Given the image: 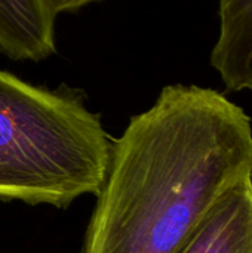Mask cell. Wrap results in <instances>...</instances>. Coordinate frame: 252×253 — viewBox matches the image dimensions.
<instances>
[{"label": "cell", "instance_id": "obj_1", "mask_svg": "<svg viewBox=\"0 0 252 253\" xmlns=\"http://www.w3.org/2000/svg\"><path fill=\"white\" fill-rule=\"evenodd\" d=\"M252 170V125L218 90L169 84L113 139L79 253H178Z\"/></svg>", "mask_w": 252, "mask_h": 253}, {"label": "cell", "instance_id": "obj_2", "mask_svg": "<svg viewBox=\"0 0 252 253\" xmlns=\"http://www.w3.org/2000/svg\"><path fill=\"white\" fill-rule=\"evenodd\" d=\"M111 142L79 96L0 70V200L61 209L97 196Z\"/></svg>", "mask_w": 252, "mask_h": 253}, {"label": "cell", "instance_id": "obj_3", "mask_svg": "<svg viewBox=\"0 0 252 253\" xmlns=\"http://www.w3.org/2000/svg\"><path fill=\"white\" fill-rule=\"evenodd\" d=\"M178 253H252L251 175L217 199Z\"/></svg>", "mask_w": 252, "mask_h": 253}, {"label": "cell", "instance_id": "obj_4", "mask_svg": "<svg viewBox=\"0 0 252 253\" xmlns=\"http://www.w3.org/2000/svg\"><path fill=\"white\" fill-rule=\"evenodd\" d=\"M0 52L33 62L56 52L55 16L43 0H0Z\"/></svg>", "mask_w": 252, "mask_h": 253}, {"label": "cell", "instance_id": "obj_5", "mask_svg": "<svg viewBox=\"0 0 252 253\" xmlns=\"http://www.w3.org/2000/svg\"><path fill=\"white\" fill-rule=\"evenodd\" d=\"M220 36L211 65L230 92H252V0H218Z\"/></svg>", "mask_w": 252, "mask_h": 253}, {"label": "cell", "instance_id": "obj_6", "mask_svg": "<svg viewBox=\"0 0 252 253\" xmlns=\"http://www.w3.org/2000/svg\"><path fill=\"white\" fill-rule=\"evenodd\" d=\"M46 7L49 9V12L56 18V15L59 13H65V12H77L79 9L98 1V0H43Z\"/></svg>", "mask_w": 252, "mask_h": 253}, {"label": "cell", "instance_id": "obj_7", "mask_svg": "<svg viewBox=\"0 0 252 253\" xmlns=\"http://www.w3.org/2000/svg\"><path fill=\"white\" fill-rule=\"evenodd\" d=\"M251 182H252V170H251Z\"/></svg>", "mask_w": 252, "mask_h": 253}]
</instances>
